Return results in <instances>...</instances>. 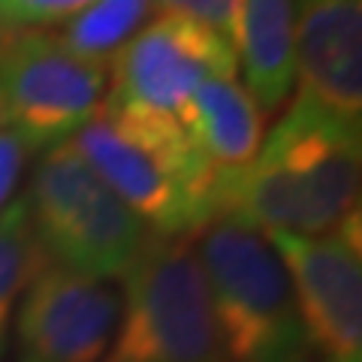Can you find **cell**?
Here are the masks:
<instances>
[{"instance_id":"7","label":"cell","mask_w":362,"mask_h":362,"mask_svg":"<svg viewBox=\"0 0 362 362\" xmlns=\"http://www.w3.org/2000/svg\"><path fill=\"white\" fill-rule=\"evenodd\" d=\"M233 42L190 18L163 16L124 42L109 61L112 106L145 115L178 118L197 88L214 78H235Z\"/></svg>"},{"instance_id":"10","label":"cell","mask_w":362,"mask_h":362,"mask_svg":"<svg viewBox=\"0 0 362 362\" xmlns=\"http://www.w3.org/2000/svg\"><path fill=\"white\" fill-rule=\"evenodd\" d=\"M293 49L305 100L359 124L362 0H293Z\"/></svg>"},{"instance_id":"17","label":"cell","mask_w":362,"mask_h":362,"mask_svg":"<svg viewBox=\"0 0 362 362\" xmlns=\"http://www.w3.org/2000/svg\"><path fill=\"white\" fill-rule=\"evenodd\" d=\"M33 151V145L28 142V136L13 124H6L0 130V211L9 206L21 175H25L28 157Z\"/></svg>"},{"instance_id":"13","label":"cell","mask_w":362,"mask_h":362,"mask_svg":"<svg viewBox=\"0 0 362 362\" xmlns=\"http://www.w3.org/2000/svg\"><path fill=\"white\" fill-rule=\"evenodd\" d=\"M49 263V257L37 242L30 226L25 197L0 211V359L9 350L13 338V320L21 293L28 290L33 275Z\"/></svg>"},{"instance_id":"6","label":"cell","mask_w":362,"mask_h":362,"mask_svg":"<svg viewBox=\"0 0 362 362\" xmlns=\"http://www.w3.org/2000/svg\"><path fill=\"white\" fill-rule=\"evenodd\" d=\"M109 66L66 49L49 30H0V106L33 151L73 139L100 112Z\"/></svg>"},{"instance_id":"8","label":"cell","mask_w":362,"mask_h":362,"mask_svg":"<svg viewBox=\"0 0 362 362\" xmlns=\"http://www.w3.org/2000/svg\"><path fill=\"white\" fill-rule=\"evenodd\" d=\"M284 263L314 350L326 359H362L359 214L323 235H266Z\"/></svg>"},{"instance_id":"4","label":"cell","mask_w":362,"mask_h":362,"mask_svg":"<svg viewBox=\"0 0 362 362\" xmlns=\"http://www.w3.org/2000/svg\"><path fill=\"white\" fill-rule=\"evenodd\" d=\"M121 317L100 362H223L190 235H148L121 278Z\"/></svg>"},{"instance_id":"2","label":"cell","mask_w":362,"mask_h":362,"mask_svg":"<svg viewBox=\"0 0 362 362\" xmlns=\"http://www.w3.org/2000/svg\"><path fill=\"white\" fill-rule=\"evenodd\" d=\"M70 145L154 235L194 239L218 214V175L178 118L130 112L103 100Z\"/></svg>"},{"instance_id":"19","label":"cell","mask_w":362,"mask_h":362,"mask_svg":"<svg viewBox=\"0 0 362 362\" xmlns=\"http://www.w3.org/2000/svg\"><path fill=\"white\" fill-rule=\"evenodd\" d=\"M323 362H362V359H323Z\"/></svg>"},{"instance_id":"3","label":"cell","mask_w":362,"mask_h":362,"mask_svg":"<svg viewBox=\"0 0 362 362\" xmlns=\"http://www.w3.org/2000/svg\"><path fill=\"white\" fill-rule=\"evenodd\" d=\"M223 362H311L296 293L275 247L257 226L230 214L194 235Z\"/></svg>"},{"instance_id":"14","label":"cell","mask_w":362,"mask_h":362,"mask_svg":"<svg viewBox=\"0 0 362 362\" xmlns=\"http://www.w3.org/2000/svg\"><path fill=\"white\" fill-rule=\"evenodd\" d=\"M151 6V0H97L85 13L66 21L64 33H58V37L76 54L106 64L115 58V52L124 42L136 37L139 25L148 18Z\"/></svg>"},{"instance_id":"9","label":"cell","mask_w":362,"mask_h":362,"mask_svg":"<svg viewBox=\"0 0 362 362\" xmlns=\"http://www.w3.org/2000/svg\"><path fill=\"white\" fill-rule=\"evenodd\" d=\"M118 317L115 287L49 259L18 299L16 362H100Z\"/></svg>"},{"instance_id":"16","label":"cell","mask_w":362,"mask_h":362,"mask_svg":"<svg viewBox=\"0 0 362 362\" xmlns=\"http://www.w3.org/2000/svg\"><path fill=\"white\" fill-rule=\"evenodd\" d=\"M151 4L160 6L166 16L190 18L233 42V16L239 0H151Z\"/></svg>"},{"instance_id":"1","label":"cell","mask_w":362,"mask_h":362,"mask_svg":"<svg viewBox=\"0 0 362 362\" xmlns=\"http://www.w3.org/2000/svg\"><path fill=\"white\" fill-rule=\"evenodd\" d=\"M359 124L296 97L254 160L218 178V214L263 235H323L359 214Z\"/></svg>"},{"instance_id":"18","label":"cell","mask_w":362,"mask_h":362,"mask_svg":"<svg viewBox=\"0 0 362 362\" xmlns=\"http://www.w3.org/2000/svg\"><path fill=\"white\" fill-rule=\"evenodd\" d=\"M6 124H9V115H6V109H4V106H0V130H4V127H6Z\"/></svg>"},{"instance_id":"15","label":"cell","mask_w":362,"mask_h":362,"mask_svg":"<svg viewBox=\"0 0 362 362\" xmlns=\"http://www.w3.org/2000/svg\"><path fill=\"white\" fill-rule=\"evenodd\" d=\"M97 0H0V30H40L76 18Z\"/></svg>"},{"instance_id":"11","label":"cell","mask_w":362,"mask_h":362,"mask_svg":"<svg viewBox=\"0 0 362 362\" xmlns=\"http://www.w3.org/2000/svg\"><path fill=\"white\" fill-rule=\"evenodd\" d=\"M263 112L235 78L197 88L178 112V124L218 178L242 173L263 145Z\"/></svg>"},{"instance_id":"12","label":"cell","mask_w":362,"mask_h":362,"mask_svg":"<svg viewBox=\"0 0 362 362\" xmlns=\"http://www.w3.org/2000/svg\"><path fill=\"white\" fill-rule=\"evenodd\" d=\"M233 49L245 70V90L259 112H275L296 78L293 0H239L233 16Z\"/></svg>"},{"instance_id":"5","label":"cell","mask_w":362,"mask_h":362,"mask_svg":"<svg viewBox=\"0 0 362 362\" xmlns=\"http://www.w3.org/2000/svg\"><path fill=\"white\" fill-rule=\"evenodd\" d=\"M37 242L52 263L94 278H124L148 230L90 169L70 139L45 151L25 194Z\"/></svg>"}]
</instances>
